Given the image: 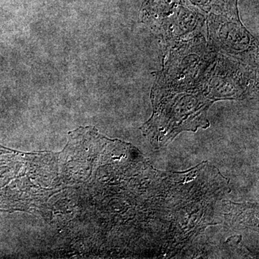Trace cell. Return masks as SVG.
Returning <instances> with one entry per match:
<instances>
[{
	"label": "cell",
	"instance_id": "6da1fadb",
	"mask_svg": "<svg viewBox=\"0 0 259 259\" xmlns=\"http://www.w3.org/2000/svg\"><path fill=\"white\" fill-rule=\"evenodd\" d=\"M164 48L163 66L155 80L151 98L182 92H203L219 54L208 37L199 35Z\"/></svg>",
	"mask_w": 259,
	"mask_h": 259
},
{
	"label": "cell",
	"instance_id": "7a4b0ae2",
	"mask_svg": "<svg viewBox=\"0 0 259 259\" xmlns=\"http://www.w3.org/2000/svg\"><path fill=\"white\" fill-rule=\"evenodd\" d=\"M151 101L153 115L141 129L157 145L168 144L182 131L208 127L207 111L214 102L201 90L167 94Z\"/></svg>",
	"mask_w": 259,
	"mask_h": 259
},
{
	"label": "cell",
	"instance_id": "3957f363",
	"mask_svg": "<svg viewBox=\"0 0 259 259\" xmlns=\"http://www.w3.org/2000/svg\"><path fill=\"white\" fill-rule=\"evenodd\" d=\"M141 18L163 47L199 35L207 36V14L187 0H146Z\"/></svg>",
	"mask_w": 259,
	"mask_h": 259
},
{
	"label": "cell",
	"instance_id": "277c9868",
	"mask_svg": "<svg viewBox=\"0 0 259 259\" xmlns=\"http://www.w3.org/2000/svg\"><path fill=\"white\" fill-rule=\"evenodd\" d=\"M207 29L209 41L218 52L258 69V40L242 24L238 3L209 12Z\"/></svg>",
	"mask_w": 259,
	"mask_h": 259
}]
</instances>
